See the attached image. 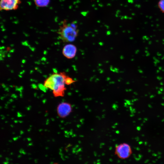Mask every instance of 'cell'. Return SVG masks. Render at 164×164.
Segmentation results:
<instances>
[{"label":"cell","mask_w":164,"mask_h":164,"mask_svg":"<svg viewBox=\"0 0 164 164\" xmlns=\"http://www.w3.org/2000/svg\"><path fill=\"white\" fill-rule=\"evenodd\" d=\"M67 76L63 72L53 73L44 81V86L52 90L54 97H63L66 90L65 81Z\"/></svg>","instance_id":"obj_1"},{"label":"cell","mask_w":164,"mask_h":164,"mask_svg":"<svg viewBox=\"0 0 164 164\" xmlns=\"http://www.w3.org/2000/svg\"><path fill=\"white\" fill-rule=\"evenodd\" d=\"M79 32L77 25L75 22L69 23L64 20L59 26L57 32L63 42L71 43L75 41Z\"/></svg>","instance_id":"obj_2"},{"label":"cell","mask_w":164,"mask_h":164,"mask_svg":"<svg viewBox=\"0 0 164 164\" xmlns=\"http://www.w3.org/2000/svg\"><path fill=\"white\" fill-rule=\"evenodd\" d=\"M115 154L119 158L125 159L129 158L132 154L130 145L123 143L117 145L115 149Z\"/></svg>","instance_id":"obj_3"},{"label":"cell","mask_w":164,"mask_h":164,"mask_svg":"<svg viewBox=\"0 0 164 164\" xmlns=\"http://www.w3.org/2000/svg\"><path fill=\"white\" fill-rule=\"evenodd\" d=\"M71 104L67 102H62L60 103L57 107V112L58 116L63 118L67 117L72 111Z\"/></svg>","instance_id":"obj_4"},{"label":"cell","mask_w":164,"mask_h":164,"mask_svg":"<svg viewBox=\"0 0 164 164\" xmlns=\"http://www.w3.org/2000/svg\"><path fill=\"white\" fill-rule=\"evenodd\" d=\"M20 0H1V10L10 11L15 10L19 8L21 3Z\"/></svg>","instance_id":"obj_5"},{"label":"cell","mask_w":164,"mask_h":164,"mask_svg":"<svg viewBox=\"0 0 164 164\" xmlns=\"http://www.w3.org/2000/svg\"><path fill=\"white\" fill-rule=\"evenodd\" d=\"M77 52L76 47L73 44H69L66 45L63 47L62 53L66 58L71 59L75 56Z\"/></svg>","instance_id":"obj_6"},{"label":"cell","mask_w":164,"mask_h":164,"mask_svg":"<svg viewBox=\"0 0 164 164\" xmlns=\"http://www.w3.org/2000/svg\"><path fill=\"white\" fill-rule=\"evenodd\" d=\"M50 0H34V2L36 6L44 7L47 6L49 4Z\"/></svg>","instance_id":"obj_7"},{"label":"cell","mask_w":164,"mask_h":164,"mask_svg":"<svg viewBox=\"0 0 164 164\" xmlns=\"http://www.w3.org/2000/svg\"><path fill=\"white\" fill-rule=\"evenodd\" d=\"M65 82L66 85H69L75 82V81L67 76L66 78Z\"/></svg>","instance_id":"obj_8"},{"label":"cell","mask_w":164,"mask_h":164,"mask_svg":"<svg viewBox=\"0 0 164 164\" xmlns=\"http://www.w3.org/2000/svg\"><path fill=\"white\" fill-rule=\"evenodd\" d=\"M158 6L160 10L164 12V0H160L158 3Z\"/></svg>","instance_id":"obj_9"},{"label":"cell","mask_w":164,"mask_h":164,"mask_svg":"<svg viewBox=\"0 0 164 164\" xmlns=\"http://www.w3.org/2000/svg\"><path fill=\"white\" fill-rule=\"evenodd\" d=\"M54 164H58V163H54Z\"/></svg>","instance_id":"obj_10"}]
</instances>
